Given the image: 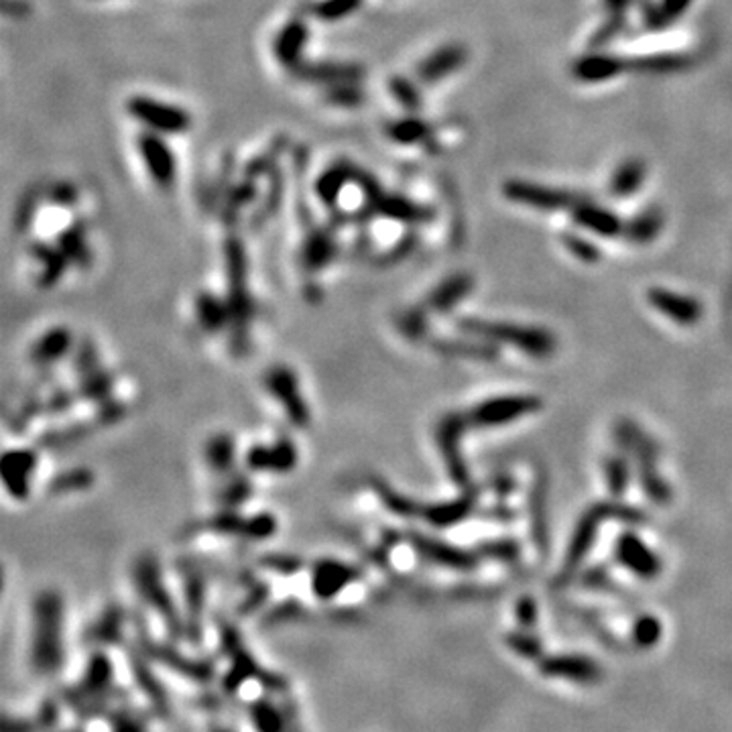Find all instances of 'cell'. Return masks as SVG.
<instances>
[{"label": "cell", "instance_id": "6da1fadb", "mask_svg": "<svg viewBox=\"0 0 732 732\" xmlns=\"http://www.w3.org/2000/svg\"><path fill=\"white\" fill-rule=\"evenodd\" d=\"M62 598L55 592H45L35 602L31 663L39 676H54L62 668Z\"/></svg>", "mask_w": 732, "mask_h": 732}, {"label": "cell", "instance_id": "7a4b0ae2", "mask_svg": "<svg viewBox=\"0 0 732 732\" xmlns=\"http://www.w3.org/2000/svg\"><path fill=\"white\" fill-rule=\"evenodd\" d=\"M607 521H620L627 525H645L647 517L643 510L633 509L628 505H620V503L592 505L582 515L580 521H578L574 535H572V541H569V546H568V553L564 559V572H561L564 574V578L572 576L576 569L580 568L584 558L589 556V551L594 546L596 533H598L600 525H604Z\"/></svg>", "mask_w": 732, "mask_h": 732}, {"label": "cell", "instance_id": "3957f363", "mask_svg": "<svg viewBox=\"0 0 732 732\" xmlns=\"http://www.w3.org/2000/svg\"><path fill=\"white\" fill-rule=\"evenodd\" d=\"M617 444L631 452L639 464V480L645 495L658 505L671 503V487L658 470V446L633 420H618L615 425Z\"/></svg>", "mask_w": 732, "mask_h": 732}, {"label": "cell", "instance_id": "277c9868", "mask_svg": "<svg viewBox=\"0 0 732 732\" xmlns=\"http://www.w3.org/2000/svg\"><path fill=\"white\" fill-rule=\"evenodd\" d=\"M460 328L468 334L487 338L490 342L509 344L515 346L531 356H549L556 352L558 342L551 331L543 328H529V326H517V323H505V321H487L476 318H464L458 323Z\"/></svg>", "mask_w": 732, "mask_h": 732}, {"label": "cell", "instance_id": "5b68a950", "mask_svg": "<svg viewBox=\"0 0 732 732\" xmlns=\"http://www.w3.org/2000/svg\"><path fill=\"white\" fill-rule=\"evenodd\" d=\"M126 113L144 129L157 134H183L190 131L192 116L185 108L151 96H133L126 102Z\"/></svg>", "mask_w": 732, "mask_h": 732}, {"label": "cell", "instance_id": "8992f818", "mask_svg": "<svg viewBox=\"0 0 732 732\" xmlns=\"http://www.w3.org/2000/svg\"><path fill=\"white\" fill-rule=\"evenodd\" d=\"M541 405L543 401L535 395L495 397L476 407V410L468 415V421H470V425H474V428H499V425H507L519 420V417L539 411Z\"/></svg>", "mask_w": 732, "mask_h": 732}, {"label": "cell", "instance_id": "52a82bcc", "mask_svg": "<svg viewBox=\"0 0 732 732\" xmlns=\"http://www.w3.org/2000/svg\"><path fill=\"white\" fill-rule=\"evenodd\" d=\"M137 147L151 180L155 182V185H159L161 190H169V187L175 183L177 177L175 155L173 151L169 149V144L163 141L161 134L147 131L139 137Z\"/></svg>", "mask_w": 732, "mask_h": 732}, {"label": "cell", "instance_id": "ba28073f", "mask_svg": "<svg viewBox=\"0 0 732 732\" xmlns=\"http://www.w3.org/2000/svg\"><path fill=\"white\" fill-rule=\"evenodd\" d=\"M468 425H470L468 417L456 413L444 417L438 425V446L441 450V454H444L450 479L464 489H468V470L462 452H460V438H462V433Z\"/></svg>", "mask_w": 732, "mask_h": 732}, {"label": "cell", "instance_id": "9c48e42d", "mask_svg": "<svg viewBox=\"0 0 732 732\" xmlns=\"http://www.w3.org/2000/svg\"><path fill=\"white\" fill-rule=\"evenodd\" d=\"M539 671L548 678L568 679L582 686H594L604 678L598 663L584 655H549L539 661Z\"/></svg>", "mask_w": 732, "mask_h": 732}, {"label": "cell", "instance_id": "30bf717a", "mask_svg": "<svg viewBox=\"0 0 732 732\" xmlns=\"http://www.w3.org/2000/svg\"><path fill=\"white\" fill-rule=\"evenodd\" d=\"M503 192L510 202L525 203V206L539 208V210L574 208L578 203L574 193L553 190V187L529 183V182H507Z\"/></svg>", "mask_w": 732, "mask_h": 732}, {"label": "cell", "instance_id": "8fae6325", "mask_svg": "<svg viewBox=\"0 0 732 732\" xmlns=\"http://www.w3.org/2000/svg\"><path fill=\"white\" fill-rule=\"evenodd\" d=\"M615 553L617 559L628 572L643 578V580H655L661 574V559L633 531H625L620 535Z\"/></svg>", "mask_w": 732, "mask_h": 732}, {"label": "cell", "instance_id": "7c38bea8", "mask_svg": "<svg viewBox=\"0 0 732 732\" xmlns=\"http://www.w3.org/2000/svg\"><path fill=\"white\" fill-rule=\"evenodd\" d=\"M647 302H649L659 313H663V316L682 323V326H694V323L700 321L704 316V308L700 302L694 300V297L669 292V289L661 287L649 289V292H647Z\"/></svg>", "mask_w": 732, "mask_h": 732}, {"label": "cell", "instance_id": "4fadbf2b", "mask_svg": "<svg viewBox=\"0 0 732 732\" xmlns=\"http://www.w3.org/2000/svg\"><path fill=\"white\" fill-rule=\"evenodd\" d=\"M410 538H411L413 548L420 551L423 558L433 561V564L460 569V572H468V569L479 566V553L476 551L472 553V551L460 549L454 546H448V543H444V541L431 539V538H428V535H421V533H411Z\"/></svg>", "mask_w": 732, "mask_h": 732}, {"label": "cell", "instance_id": "5bb4252c", "mask_svg": "<svg viewBox=\"0 0 732 732\" xmlns=\"http://www.w3.org/2000/svg\"><path fill=\"white\" fill-rule=\"evenodd\" d=\"M310 41V29L302 19L289 21L277 33L273 41V55L285 70L295 72L303 64V49Z\"/></svg>", "mask_w": 732, "mask_h": 732}, {"label": "cell", "instance_id": "9a60e30c", "mask_svg": "<svg viewBox=\"0 0 732 732\" xmlns=\"http://www.w3.org/2000/svg\"><path fill=\"white\" fill-rule=\"evenodd\" d=\"M293 74L297 75V78L330 88V86H336V84L361 82L364 70L361 65H354V64L320 62V64H302Z\"/></svg>", "mask_w": 732, "mask_h": 732}, {"label": "cell", "instance_id": "2e32d148", "mask_svg": "<svg viewBox=\"0 0 732 732\" xmlns=\"http://www.w3.org/2000/svg\"><path fill=\"white\" fill-rule=\"evenodd\" d=\"M466 49L464 45H444L433 51L423 62L417 65V78L425 84H436L438 80L446 78L452 72L460 70L466 62Z\"/></svg>", "mask_w": 732, "mask_h": 732}, {"label": "cell", "instance_id": "e0dca14e", "mask_svg": "<svg viewBox=\"0 0 732 732\" xmlns=\"http://www.w3.org/2000/svg\"><path fill=\"white\" fill-rule=\"evenodd\" d=\"M548 476L546 472L535 474L531 495H529V517H531V533L533 541L541 551H548L549 541V527H548Z\"/></svg>", "mask_w": 732, "mask_h": 732}, {"label": "cell", "instance_id": "ac0fdd59", "mask_svg": "<svg viewBox=\"0 0 732 732\" xmlns=\"http://www.w3.org/2000/svg\"><path fill=\"white\" fill-rule=\"evenodd\" d=\"M137 582H139V590L143 592L144 598H147L153 607H155L161 615L167 618V623L175 627L177 618H175V612L172 607V600H169L167 592L163 590V586L159 582V574H157V566L153 559H143L141 564L137 566Z\"/></svg>", "mask_w": 732, "mask_h": 732}, {"label": "cell", "instance_id": "d6986e66", "mask_svg": "<svg viewBox=\"0 0 732 732\" xmlns=\"http://www.w3.org/2000/svg\"><path fill=\"white\" fill-rule=\"evenodd\" d=\"M267 385L271 389V393L279 397V401L285 405L289 417L295 420L297 425H305V421H308V411H305L302 397L297 393V385L295 379L292 377V372L275 369L273 372H269Z\"/></svg>", "mask_w": 732, "mask_h": 732}, {"label": "cell", "instance_id": "ffe728a7", "mask_svg": "<svg viewBox=\"0 0 732 732\" xmlns=\"http://www.w3.org/2000/svg\"><path fill=\"white\" fill-rule=\"evenodd\" d=\"M572 216L576 220V224H580L582 228L590 230V232L598 236H617L618 232H623V223H620L618 216L612 214L607 208H598L594 203H584L578 202L572 208Z\"/></svg>", "mask_w": 732, "mask_h": 732}, {"label": "cell", "instance_id": "44dd1931", "mask_svg": "<svg viewBox=\"0 0 732 732\" xmlns=\"http://www.w3.org/2000/svg\"><path fill=\"white\" fill-rule=\"evenodd\" d=\"M476 499H479V490L468 489L462 497L456 500H450L444 505H433V507H423L420 513L428 519L431 525L436 527H450L456 525L472 513V509L476 505Z\"/></svg>", "mask_w": 732, "mask_h": 732}, {"label": "cell", "instance_id": "7402d4cb", "mask_svg": "<svg viewBox=\"0 0 732 732\" xmlns=\"http://www.w3.org/2000/svg\"><path fill=\"white\" fill-rule=\"evenodd\" d=\"M627 64L623 59L612 57V55H589L582 57L580 62L574 65V75L578 80L589 82V84H598L617 78L618 74H623L627 70Z\"/></svg>", "mask_w": 732, "mask_h": 732}, {"label": "cell", "instance_id": "603a6c76", "mask_svg": "<svg viewBox=\"0 0 732 732\" xmlns=\"http://www.w3.org/2000/svg\"><path fill=\"white\" fill-rule=\"evenodd\" d=\"M356 172H359V169L348 163H336L326 169V172L318 177L316 183L318 198L326 203V206H336V203L342 200L344 187L354 182Z\"/></svg>", "mask_w": 732, "mask_h": 732}, {"label": "cell", "instance_id": "cb8c5ba5", "mask_svg": "<svg viewBox=\"0 0 732 732\" xmlns=\"http://www.w3.org/2000/svg\"><path fill=\"white\" fill-rule=\"evenodd\" d=\"M431 124L421 121L417 116H405L399 121L387 124V137L397 144H430L431 141Z\"/></svg>", "mask_w": 732, "mask_h": 732}, {"label": "cell", "instance_id": "d4e9b609", "mask_svg": "<svg viewBox=\"0 0 732 732\" xmlns=\"http://www.w3.org/2000/svg\"><path fill=\"white\" fill-rule=\"evenodd\" d=\"M474 287V279L470 275H454L444 281L430 297V308L436 312H448L452 305L460 303L470 293Z\"/></svg>", "mask_w": 732, "mask_h": 732}, {"label": "cell", "instance_id": "484cf974", "mask_svg": "<svg viewBox=\"0 0 732 732\" xmlns=\"http://www.w3.org/2000/svg\"><path fill=\"white\" fill-rule=\"evenodd\" d=\"M377 210L379 214L401 220V223H425V220L431 218L430 210L417 206L415 202L407 198H399V195H381L377 202Z\"/></svg>", "mask_w": 732, "mask_h": 732}, {"label": "cell", "instance_id": "4316f807", "mask_svg": "<svg viewBox=\"0 0 732 732\" xmlns=\"http://www.w3.org/2000/svg\"><path fill=\"white\" fill-rule=\"evenodd\" d=\"M354 574L351 568L334 564V561H321L313 574V586L321 598H331L340 589H344L346 582L351 580Z\"/></svg>", "mask_w": 732, "mask_h": 732}, {"label": "cell", "instance_id": "83f0119b", "mask_svg": "<svg viewBox=\"0 0 732 732\" xmlns=\"http://www.w3.org/2000/svg\"><path fill=\"white\" fill-rule=\"evenodd\" d=\"M645 165L639 159H628L620 165L615 175L610 180V192L617 195V198H628V195L635 193L645 182Z\"/></svg>", "mask_w": 732, "mask_h": 732}, {"label": "cell", "instance_id": "f1b7e54d", "mask_svg": "<svg viewBox=\"0 0 732 732\" xmlns=\"http://www.w3.org/2000/svg\"><path fill=\"white\" fill-rule=\"evenodd\" d=\"M663 228V214L658 208H649L641 212L639 216L633 218L631 223L625 226V234L635 244H649L651 241L659 236Z\"/></svg>", "mask_w": 732, "mask_h": 732}, {"label": "cell", "instance_id": "f546056e", "mask_svg": "<svg viewBox=\"0 0 732 732\" xmlns=\"http://www.w3.org/2000/svg\"><path fill=\"white\" fill-rule=\"evenodd\" d=\"M249 464L252 468H273V470H287L295 464V448L283 444L279 448H254L249 454Z\"/></svg>", "mask_w": 732, "mask_h": 732}, {"label": "cell", "instance_id": "4dcf8cb0", "mask_svg": "<svg viewBox=\"0 0 732 732\" xmlns=\"http://www.w3.org/2000/svg\"><path fill=\"white\" fill-rule=\"evenodd\" d=\"M59 249L64 251V254L70 262H78V265H88L90 261V251L86 244V232H84V226L75 224L65 228L62 234H59Z\"/></svg>", "mask_w": 732, "mask_h": 732}, {"label": "cell", "instance_id": "1f68e13d", "mask_svg": "<svg viewBox=\"0 0 732 732\" xmlns=\"http://www.w3.org/2000/svg\"><path fill=\"white\" fill-rule=\"evenodd\" d=\"M251 722L257 732H285L287 722L275 704L261 700L251 708Z\"/></svg>", "mask_w": 732, "mask_h": 732}, {"label": "cell", "instance_id": "d6a6232c", "mask_svg": "<svg viewBox=\"0 0 732 732\" xmlns=\"http://www.w3.org/2000/svg\"><path fill=\"white\" fill-rule=\"evenodd\" d=\"M689 59L684 55H671V54H661V55H647L641 59H635V62L628 65L633 70L647 72V74H671L679 72L687 67Z\"/></svg>", "mask_w": 732, "mask_h": 732}, {"label": "cell", "instance_id": "836d02e7", "mask_svg": "<svg viewBox=\"0 0 732 732\" xmlns=\"http://www.w3.org/2000/svg\"><path fill=\"white\" fill-rule=\"evenodd\" d=\"M361 6L362 0H318V3L312 6V13L320 21L336 23L354 15Z\"/></svg>", "mask_w": 732, "mask_h": 732}, {"label": "cell", "instance_id": "e575fe53", "mask_svg": "<svg viewBox=\"0 0 732 732\" xmlns=\"http://www.w3.org/2000/svg\"><path fill=\"white\" fill-rule=\"evenodd\" d=\"M8 456L13 458L16 472H5V480L15 497H25L27 495V479L33 468V458L29 452H11Z\"/></svg>", "mask_w": 732, "mask_h": 732}, {"label": "cell", "instance_id": "d590c367", "mask_svg": "<svg viewBox=\"0 0 732 732\" xmlns=\"http://www.w3.org/2000/svg\"><path fill=\"white\" fill-rule=\"evenodd\" d=\"M604 474L612 497H623L628 489V466L623 456H608L604 460Z\"/></svg>", "mask_w": 732, "mask_h": 732}, {"label": "cell", "instance_id": "8d00e7d4", "mask_svg": "<svg viewBox=\"0 0 732 732\" xmlns=\"http://www.w3.org/2000/svg\"><path fill=\"white\" fill-rule=\"evenodd\" d=\"M661 633L663 627L658 617L653 615H641L633 625V641L637 643V647H641V649H649V647L658 645L661 639Z\"/></svg>", "mask_w": 732, "mask_h": 732}, {"label": "cell", "instance_id": "74e56055", "mask_svg": "<svg viewBox=\"0 0 732 732\" xmlns=\"http://www.w3.org/2000/svg\"><path fill=\"white\" fill-rule=\"evenodd\" d=\"M323 100H326L328 104H334V106L352 108V106L362 104L364 94L359 88V82L336 84V86H330L326 90V94H323Z\"/></svg>", "mask_w": 732, "mask_h": 732}, {"label": "cell", "instance_id": "f35d334b", "mask_svg": "<svg viewBox=\"0 0 732 732\" xmlns=\"http://www.w3.org/2000/svg\"><path fill=\"white\" fill-rule=\"evenodd\" d=\"M334 254V241L326 232H318L316 236H312L305 246V262L310 267L318 269L323 267Z\"/></svg>", "mask_w": 732, "mask_h": 732}, {"label": "cell", "instance_id": "ab89813d", "mask_svg": "<svg viewBox=\"0 0 732 732\" xmlns=\"http://www.w3.org/2000/svg\"><path fill=\"white\" fill-rule=\"evenodd\" d=\"M438 351L446 352L450 356L466 354V356H472V359H479V361H495L499 356L497 348L490 346L489 342H466V344L444 342V344H438Z\"/></svg>", "mask_w": 732, "mask_h": 732}, {"label": "cell", "instance_id": "60d3db41", "mask_svg": "<svg viewBox=\"0 0 732 732\" xmlns=\"http://www.w3.org/2000/svg\"><path fill=\"white\" fill-rule=\"evenodd\" d=\"M33 252L37 254V257L41 259V262H44V267H45V273H44L45 283H54V281H55L59 275H62V271L65 269L67 262H70V259L65 257L62 249H59V251L49 249V246L41 244V242H39V246H35V249H33Z\"/></svg>", "mask_w": 732, "mask_h": 732}, {"label": "cell", "instance_id": "b9f144b4", "mask_svg": "<svg viewBox=\"0 0 732 732\" xmlns=\"http://www.w3.org/2000/svg\"><path fill=\"white\" fill-rule=\"evenodd\" d=\"M507 645L525 659H538L543 655V645L538 637L527 631H513L507 637Z\"/></svg>", "mask_w": 732, "mask_h": 732}, {"label": "cell", "instance_id": "7bdbcfd3", "mask_svg": "<svg viewBox=\"0 0 732 732\" xmlns=\"http://www.w3.org/2000/svg\"><path fill=\"white\" fill-rule=\"evenodd\" d=\"M479 556H487L492 559H499V561H517L519 556H521V549H519V543L513 539H497V541H489V543H482V546L476 549Z\"/></svg>", "mask_w": 732, "mask_h": 732}, {"label": "cell", "instance_id": "ee69618b", "mask_svg": "<svg viewBox=\"0 0 732 732\" xmlns=\"http://www.w3.org/2000/svg\"><path fill=\"white\" fill-rule=\"evenodd\" d=\"M67 346H70V334L64 330H57V331H54V334H49L47 338L41 340L37 351H35V359L41 362L55 361V356L67 351Z\"/></svg>", "mask_w": 732, "mask_h": 732}, {"label": "cell", "instance_id": "f6af8a7d", "mask_svg": "<svg viewBox=\"0 0 732 732\" xmlns=\"http://www.w3.org/2000/svg\"><path fill=\"white\" fill-rule=\"evenodd\" d=\"M389 90L393 92V96L399 104L407 110H411V113H415V110L421 106L420 92H417V88L410 80L401 78V75H395V78L389 82Z\"/></svg>", "mask_w": 732, "mask_h": 732}, {"label": "cell", "instance_id": "bcb514c9", "mask_svg": "<svg viewBox=\"0 0 732 732\" xmlns=\"http://www.w3.org/2000/svg\"><path fill=\"white\" fill-rule=\"evenodd\" d=\"M564 244H566V249L572 252L576 259H580L582 262H590L592 265V262H598V259H600V251L596 249L592 242L586 241V238L568 234V236H564Z\"/></svg>", "mask_w": 732, "mask_h": 732}, {"label": "cell", "instance_id": "7dc6e473", "mask_svg": "<svg viewBox=\"0 0 732 732\" xmlns=\"http://www.w3.org/2000/svg\"><path fill=\"white\" fill-rule=\"evenodd\" d=\"M692 0H661V5L653 16V25L663 27V25L674 23L679 15L686 13Z\"/></svg>", "mask_w": 732, "mask_h": 732}, {"label": "cell", "instance_id": "c3c4849f", "mask_svg": "<svg viewBox=\"0 0 732 732\" xmlns=\"http://www.w3.org/2000/svg\"><path fill=\"white\" fill-rule=\"evenodd\" d=\"M232 454H234V448H232V441H230V438L214 440L208 450L210 464L214 468H226L232 464Z\"/></svg>", "mask_w": 732, "mask_h": 732}, {"label": "cell", "instance_id": "681fc988", "mask_svg": "<svg viewBox=\"0 0 732 732\" xmlns=\"http://www.w3.org/2000/svg\"><path fill=\"white\" fill-rule=\"evenodd\" d=\"M47 198L55 203V206H74L75 200H78V190L70 182H59L51 185V190L47 192Z\"/></svg>", "mask_w": 732, "mask_h": 732}, {"label": "cell", "instance_id": "f907efd6", "mask_svg": "<svg viewBox=\"0 0 732 732\" xmlns=\"http://www.w3.org/2000/svg\"><path fill=\"white\" fill-rule=\"evenodd\" d=\"M515 615L519 625L523 628H531L538 623V617H539V608H538V602H535L531 596H523V598H519L517 607H515Z\"/></svg>", "mask_w": 732, "mask_h": 732}, {"label": "cell", "instance_id": "816d5d0a", "mask_svg": "<svg viewBox=\"0 0 732 732\" xmlns=\"http://www.w3.org/2000/svg\"><path fill=\"white\" fill-rule=\"evenodd\" d=\"M200 318H202V321L206 323V326L203 328H214L212 326V323H218V320H220V305H218V302L214 300V297H202L200 300Z\"/></svg>", "mask_w": 732, "mask_h": 732}, {"label": "cell", "instance_id": "f5cc1de1", "mask_svg": "<svg viewBox=\"0 0 732 732\" xmlns=\"http://www.w3.org/2000/svg\"><path fill=\"white\" fill-rule=\"evenodd\" d=\"M401 328L407 331L410 336H421L425 331V313L423 310H415V312H407L405 318L401 321Z\"/></svg>", "mask_w": 732, "mask_h": 732}, {"label": "cell", "instance_id": "db71d44e", "mask_svg": "<svg viewBox=\"0 0 732 732\" xmlns=\"http://www.w3.org/2000/svg\"><path fill=\"white\" fill-rule=\"evenodd\" d=\"M3 8H5V13L8 16H15V19H16V16L21 19V16H25L29 13V5L25 3V0H5Z\"/></svg>", "mask_w": 732, "mask_h": 732}, {"label": "cell", "instance_id": "11a10c76", "mask_svg": "<svg viewBox=\"0 0 732 732\" xmlns=\"http://www.w3.org/2000/svg\"><path fill=\"white\" fill-rule=\"evenodd\" d=\"M33 728L27 720H11V718H5V732H33Z\"/></svg>", "mask_w": 732, "mask_h": 732}, {"label": "cell", "instance_id": "9f6ffc18", "mask_svg": "<svg viewBox=\"0 0 732 732\" xmlns=\"http://www.w3.org/2000/svg\"><path fill=\"white\" fill-rule=\"evenodd\" d=\"M513 489H515V482L510 476H499V479L495 480V490L499 492V495H509Z\"/></svg>", "mask_w": 732, "mask_h": 732}]
</instances>
